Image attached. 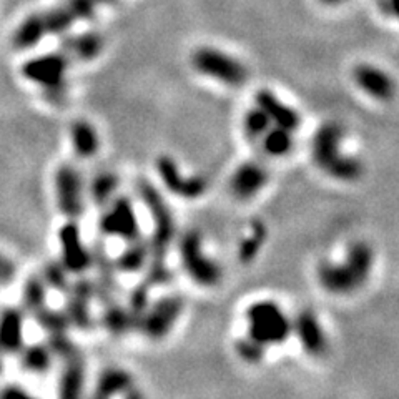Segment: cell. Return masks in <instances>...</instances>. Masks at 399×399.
Masks as SVG:
<instances>
[{
	"instance_id": "cell-31",
	"label": "cell",
	"mask_w": 399,
	"mask_h": 399,
	"mask_svg": "<svg viewBox=\"0 0 399 399\" xmlns=\"http://www.w3.org/2000/svg\"><path fill=\"white\" fill-rule=\"evenodd\" d=\"M273 123L270 122V118L266 117V113L263 112L260 107L253 105L252 108H248L243 115V131L246 138L252 140V142H260V138L265 135V131L270 129Z\"/></svg>"
},
{
	"instance_id": "cell-36",
	"label": "cell",
	"mask_w": 399,
	"mask_h": 399,
	"mask_svg": "<svg viewBox=\"0 0 399 399\" xmlns=\"http://www.w3.org/2000/svg\"><path fill=\"white\" fill-rule=\"evenodd\" d=\"M67 8L75 20H90L95 15V0H69Z\"/></svg>"
},
{
	"instance_id": "cell-21",
	"label": "cell",
	"mask_w": 399,
	"mask_h": 399,
	"mask_svg": "<svg viewBox=\"0 0 399 399\" xmlns=\"http://www.w3.org/2000/svg\"><path fill=\"white\" fill-rule=\"evenodd\" d=\"M104 37L97 32H87L80 33V35L67 37L62 42L60 50L69 58L80 62H92L95 60L99 55L104 52Z\"/></svg>"
},
{
	"instance_id": "cell-42",
	"label": "cell",
	"mask_w": 399,
	"mask_h": 399,
	"mask_svg": "<svg viewBox=\"0 0 399 399\" xmlns=\"http://www.w3.org/2000/svg\"><path fill=\"white\" fill-rule=\"evenodd\" d=\"M0 371H2V361H0Z\"/></svg>"
},
{
	"instance_id": "cell-11",
	"label": "cell",
	"mask_w": 399,
	"mask_h": 399,
	"mask_svg": "<svg viewBox=\"0 0 399 399\" xmlns=\"http://www.w3.org/2000/svg\"><path fill=\"white\" fill-rule=\"evenodd\" d=\"M155 168L161 185L178 198L193 202L206 193V178L203 175H184L180 165L173 156L160 155L155 161Z\"/></svg>"
},
{
	"instance_id": "cell-34",
	"label": "cell",
	"mask_w": 399,
	"mask_h": 399,
	"mask_svg": "<svg viewBox=\"0 0 399 399\" xmlns=\"http://www.w3.org/2000/svg\"><path fill=\"white\" fill-rule=\"evenodd\" d=\"M235 351L238 355V358L246 364H260L266 356V348L258 345L256 341H253L252 338H248L245 334L243 338L236 339L235 341Z\"/></svg>"
},
{
	"instance_id": "cell-2",
	"label": "cell",
	"mask_w": 399,
	"mask_h": 399,
	"mask_svg": "<svg viewBox=\"0 0 399 399\" xmlns=\"http://www.w3.org/2000/svg\"><path fill=\"white\" fill-rule=\"evenodd\" d=\"M345 127L339 122H325L311 138V160L323 175L338 184H356L364 175V165L356 155L343 150Z\"/></svg>"
},
{
	"instance_id": "cell-10",
	"label": "cell",
	"mask_w": 399,
	"mask_h": 399,
	"mask_svg": "<svg viewBox=\"0 0 399 399\" xmlns=\"http://www.w3.org/2000/svg\"><path fill=\"white\" fill-rule=\"evenodd\" d=\"M99 228L101 235L107 236V238H118L127 241V243L142 236L133 203L129 197H123V195L122 197L117 195L107 206H104Z\"/></svg>"
},
{
	"instance_id": "cell-30",
	"label": "cell",
	"mask_w": 399,
	"mask_h": 399,
	"mask_svg": "<svg viewBox=\"0 0 399 399\" xmlns=\"http://www.w3.org/2000/svg\"><path fill=\"white\" fill-rule=\"evenodd\" d=\"M104 325L112 334H123L127 333L133 325V318H131L129 308L118 307V304L108 301L107 309L104 315Z\"/></svg>"
},
{
	"instance_id": "cell-41",
	"label": "cell",
	"mask_w": 399,
	"mask_h": 399,
	"mask_svg": "<svg viewBox=\"0 0 399 399\" xmlns=\"http://www.w3.org/2000/svg\"><path fill=\"white\" fill-rule=\"evenodd\" d=\"M97 6H113L117 3V0H95Z\"/></svg>"
},
{
	"instance_id": "cell-29",
	"label": "cell",
	"mask_w": 399,
	"mask_h": 399,
	"mask_svg": "<svg viewBox=\"0 0 399 399\" xmlns=\"http://www.w3.org/2000/svg\"><path fill=\"white\" fill-rule=\"evenodd\" d=\"M47 286L42 275H32L25 279L22 288V307L31 315L47 307Z\"/></svg>"
},
{
	"instance_id": "cell-1",
	"label": "cell",
	"mask_w": 399,
	"mask_h": 399,
	"mask_svg": "<svg viewBox=\"0 0 399 399\" xmlns=\"http://www.w3.org/2000/svg\"><path fill=\"white\" fill-rule=\"evenodd\" d=\"M376 253L364 240L348 243L339 260H321L316 265V283L331 296H351L371 278Z\"/></svg>"
},
{
	"instance_id": "cell-33",
	"label": "cell",
	"mask_w": 399,
	"mask_h": 399,
	"mask_svg": "<svg viewBox=\"0 0 399 399\" xmlns=\"http://www.w3.org/2000/svg\"><path fill=\"white\" fill-rule=\"evenodd\" d=\"M44 22L47 33H54V35H60V33L67 32L72 27V24L75 22L74 15L70 14L69 8L65 6L54 8V10L44 14Z\"/></svg>"
},
{
	"instance_id": "cell-22",
	"label": "cell",
	"mask_w": 399,
	"mask_h": 399,
	"mask_svg": "<svg viewBox=\"0 0 399 399\" xmlns=\"http://www.w3.org/2000/svg\"><path fill=\"white\" fill-rule=\"evenodd\" d=\"M70 140L74 147L75 155L80 158L88 160L95 156L100 150V137L99 131L88 120L79 118L72 123L70 127Z\"/></svg>"
},
{
	"instance_id": "cell-25",
	"label": "cell",
	"mask_w": 399,
	"mask_h": 399,
	"mask_svg": "<svg viewBox=\"0 0 399 399\" xmlns=\"http://www.w3.org/2000/svg\"><path fill=\"white\" fill-rule=\"evenodd\" d=\"M295 133L296 131L283 129V127L271 125L258 143L271 158H283L290 155L295 148Z\"/></svg>"
},
{
	"instance_id": "cell-28",
	"label": "cell",
	"mask_w": 399,
	"mask_h": 399,
	"mask_svg": "<svg viewBox=\"0 0 399 399\" xmlns=\"http://www.w3.org/2000/svg\"><path fill=\"white\" fill-rule=\"evenodd\" d=\"M47 35L44 15L33 14L20 24L14 33V47L19 50H27L35 47Z\"/></svg>"
},
{
	"instance_id": "cell-5",
	"label": "cell",
	"mask_w": 399,
	"mask_h": 399,
	"mask_svg": "<svg viewBox=\"0 0 399 399\" xmlns=\"http://www.w3.org/2000/svg\"><path fill=\"white\" fill-rule=\"evenodd\" d=\"M192 69L198 75L228 88H240L248 82V67L238 57L213 45H200L190 55Z\"/></svg>"
},
{
	"instance_id": "cell-16",
	"label": "cell",
	"mask_w": 399,
	"mask_h": 399,
	"mask_svg": "<svg viewBox=\"0 0 399 399\" xmlns=\"http://www.w3.org/2000/svg\"><path fill=\"white\" fill-rule=\"evenodd\" d=\"M67 304L65 315L69 318L70 325L77 328L87 329L92 325L90 303L95 298V283L87 278H79L75 283H70L67 290Z\"/></svg>"
},
{
	"instance_id": "cell-40",
	"label": "cell",
	"mask_w": 399,
	"mask_h": 399,
	"mask_svg": "<svg viewBox=\"0 0 399 399\" xmlns=\"http://www.w3.org/2000/svg\"><path fill=\"white\" fill-rule=\"evenodd\" d=\"M388 10L394 19L399 20V0H388Z\"/></svg>"
},
{
	"instance_id": "cell-19",
	"label": "cell",
	"mask_w": 399,
	"mask_h": 399,
	"mask_svg": "<svg viewBox=\"0 0 399 399\" xmlns=\"http://www.w3.org/2000/svg\"><path fill=\"white\" fill-rule=\"evenodd\" d=\"M117 394H123V396L127 398L140 396L138 393H135L133 376H131L127 369L122 368L104 369L101 375L99 376V380H97L93 396L105 399L117 396Z\"/></svg>"
},
{
	"instance_id": "cell-8",
	"label": "cell",
	"mask_w": 399,
	"mask_h": 399,
	"mask_svg": "<svg viewBox=\"0 0 399 399\" xmlns=\"http://www.w3.org/2000/svg\"><path fill=\"white\" fill-rule=\"evenodd\" d=\"M185 303L180 296H163V298L148 303L145 311L135 323V328L152 341H161L175 329L177 323L184 315Z\"/></svg>"
},
{
	"instance_id": "cell-26",
	"label": "cell",
	"mask_w": 399,
	"mask_h": 399,
	"mask_svg": "<svg viewBox=\"0 0 399 399\" xmlns=\"http://www.w3.org/2000/svg\"><path fill=\"white\" fill-rule=\"evenodd\" d=\"M150 260V245L148 241L142 240V236L127 243V248L117 258L115 268L122 273H138L147 266Z\"/></svg>"
},
{
	"instance_id": "cell-18",
	"label": "cell",
	"mask_w": 399,
	"mask_h": 399,
	"mask_svg": "<svg viewBox=\"0 0 399 399\" xmlns=\"http://www.w3.org/2000/svg\"><path fill=\"white\" fill-rule=\"evenodd\" d=\"M24 346V313L14 307L0 309V353H20Z\"/></svg>"
},
{
	"instance_id": "cell-23",
	"label": "cell",
	"mask_w": 399,
	"mask_h": 399,
	"mask_svg": "<svg viewBox=\"0 0 399 399\" xmlns=\"http://www.w3.org/2000/svg\"><path fill=\"white\" fill-rule=\"evenodd\" d=\"M268 240V228L260 220H253L248 225V230L241 240L238 241V250H236V256L243 265H250L258 258V254L265 246Z\"/></svg>"
},
{
	"instance_id": "cell-35",
	"label": "cell",
	"mask_w": 399,
	"mask_h": 399,
	"mask_svg": "<svg viewBox=\"0 0 399 399\" xmlns=\"http://www.w3.org/2000/svg\"><path fill=\"white\" fill-rule=\"evenodd\" d=\"M42 278H44L47 286L54 288V290H57L60 293H67V290H69V286H70L69 271L65 270V266H63L60 261L47 263Z\"/></svg>"
},
{
	"instance_id": "cell-13",
	"label": "cell",
	"mask_w": 399,
	"mask_h": 399,
	"mask_svg": "<svg viewBox=\"0 0 399 399\" xmlns=\"http://www.w3.org/2000/svg\"><path fill=\"white\" fill-rule=\"evenodd\" d=\"M291 336L296 338L301 350L311 358H323L329 350V339L325 325L313 309H300L291 318Z\"/></svg>"
},
{
	"instance_id": "cell-27",
	"label": "cell",
	"mask_w": 399,
	"mask_h": 399,
	"mask_svg": "<svg viewBox=\"0 0 399 399\" xmlns=\"http://www.w3.org/2000/svg\"><path fill=\"white\" fill-rule=\"evenodd\" d=\"M120 178L113 172H100L92 178L87 186L88 197L97 206H107L113 198L117 197Z\"/></svg>"
},
{
	"instance_id": "cell-3",
	"label": "cell",
	"mask_w": 399,
	"mask_h": 399,
	"mask_svg": "<svg viewBox=\"0 0 399 399\" xmlns=\"http://www.w3.org/2000/svg\"><path fill=\"white\" fill-rule=\"evenodd\" d=\"M138 195L143 205L150 211L154 231H152L150 245V266H148V284H160L167 279V258L168 248L175 236V220L172 211L161 197L158 190L148 180L138 181Z\"/></svg>"
},
{
	"instance_id": "cell-9",
	"label": "cell",
	"mask_w": 399,
	"mask_h": 399,
	"mask_svg": "<svg viewBox=\"0 0 399 399\" xmlns=\"http://www.w3.org/2000/svg\"><path fill=\"white\" fill-rule=\"evenodd\" d=\"M57 206L67 220L82 218L85 213V188L83 177L72 163H63L57 168L54 177Z\"/></svg>"
},
{
	"instance_id": "cell-24",
	"label": "cell",
	"mask_w": 399,
	"mask_h": 399,
	"mask_svg": "<svg viewBox=\"0 0 399 399\" xmlns=\"http://www.w3.org/2000/svg\"><path fill=\"white\" fill-rule=\"evenodd\" d=\"M20 366L28 375H47L52 368L54 353L50 346L45 343H35V345L24 346L20 350Z\"/></svg>"
},
{
	"instance_id": "cell-32",
	"label": "cell",
	"mask_w": 399,
	"mask_h": 399,
	"mask_svg": "<svg viewBox=\"0 0 399 399\" xmlns=\"http://www.w3.org/2000/svg\"><path fill=\"white\" fill-rule=\"evenodd\" d=\"M32 316L35 318V321L39 323L40 328L44 329L47 334L67 333L69 326H72L65 313L57 311V309H50L49 307L39 309V311L33 313Z\"/></svg>"
},
{
	"instance_id": "cell-6",
	"label": "cell",
	"mask_w": 399,
	"mask_h": 399,
	"mask_svg": "<svg viewBox=\"0 0 399 399\" xmlns=\"http://www.w3.org/2000/svg\"><path fill=\"white\" fill-rule=\"evenodd\" d=\"M178 260L184 271L200 288H215L222 283L223 268L206 252L202 233L188 230L178 240Z\"/></svg>"
},
{
	"instance_id": "cell-4",
	"label": "cell",
	"mask_w": 399,
	"mask_h": 399,
	"mask_svg": "<svg viewBox=\"0 0 399 399\" xmlns=\"http://www.w3.org/2000/svg\"><path fill=\"white\" fill-rule=\"evenodd\" d=\"M245 321L246 336L266 350L283 345L291 336V318L275 300L263 298L248 304Z\"/></svg>"
},
{
	"instance_id": "cell-12",
	"label": "cell",
	"mask_w": 399,
	"mask_h": 399,
	"mask_svg": "<svg viewBox=\"0 0 399 399\" xmlns=\"http://www.w3.org/2000/svg\"><path fill=\"white\" fill-rule=\"evenodd\" d=\"M351 79L359 92L377 104H388L398 93L396 80L388 70L376 63L361 62L355 65Z\"/></svg>"
},
{
	"instance_id": "cell-7",
	"label": "cell",
	"mask_w": 399,
	"mask_h": 399,
	"mask_svg": "<svg viewBox=\"0 0 399 399\" xmlns=\"http://www.w3.org/2000/svg\"><path fill=\"white\" fill-rule=\"evenodd\" d=\"M69 60L65 54L55 52L35 57L25 62L22 67V75L35 85L42 87L45 99L50 104L57 105L65 100L69 87H67V70Z\"/></svg>"
},
{
	"instance_id": "cell-39",
	"label": "cell",
	"mask_w": 399,
	"mask_h": 399,
	"mask_svg": "<svg viewBox=\"0 0 399 399\" xmlns=\"http://www.w3.org/2000/svg\"><path fill=\"white\" fill-rule=\"evenodd\" d=\"M318 2H320L321 6H325V7H329V8H336V7H341V6H345V3L350 2V0H318Z\"/></svg>"
},
{
	"instance_id": "cell-37",
	"label": "cell",
	"mask_w": 399,
	"mask_h": 399,
	"mask_svg": "<svg viewBox=\"0 0 399 399\" xmlns=\"http://www.w3.org/2000/svg\"><path fill=\"white\" fill-rule=\"evenodd\" d=\"M15 277V266L12 265L10 260L0 254V286L10 283V279Z\"/></svg>"
},
{
	"instance_id": "cell-14",
	"label": "cell",
	"mask_w": 399,
	"mask_h": 399,
	"mask_svg": "<svg viewBox=\"0 0 399 399\" xmlns=\"http://www.w3.org/2000/svg\"><path fill=\"white\" fill-rule=\"evenodd\" d=\"M270 184V172L261 161L246 160L233 170L230 192L238 202H252Z\"/></svg>"
},
{
	"instance_id": "cell-15",
	"label": "cell",
	"mask_w": 399,
	"mask_h": 399,
	"mask_svg": "<svg viewBox=\"0 0 399 399\" xmlns=\"http://www.w3.org/2000/svg\"><path fill=\"white\" fill-rule=\"evenodd\" d=\"M58 243H60V263L69 273L82 275L92 266V252L82 241L77 222L69 220L58 231Z\"/></svg>"
},
{
	"instance_id": "cell-17",
	"label": "cell",
	"mask_w": 399,
	"mask_h": 399,
	"mask_svg": "<svg viewBox=\"0 0 399 399\" xmlns=\"http://www.w3.org/2000/svg\"><path fill=\"white\" fill-rule=\"evenodd\" d=\"M254 105L260 107L270 122L277 127H283V129L296 131L301 125V115L293 105L286 104L282 97L270 88H260L254 93Z\"/></svg>"
},
{
	"instance_id": "cell-20",
	"label": "cell",
	"mask_w": 399,
	"mask_h": 399,
	"mask_svg": "<svg viewBox=\"0 0 399 399\" xmlns=\"http://www.w3.org/2000/svg\"><path fill=\"white\" fill-rule=\"evenodd\" d=\"M63 368L58 377V396L65 399L79 398L83 391L87 371H85V359L82 353H75L69 358L62 359Z\"/></svg>"
},
{
	"instance_id": "cell-38",
	"label": "cell",
	"mask_w": 399,
	"mask_h": 399,
	"mask_svg": "<svg viewBox=\"0 0 399 399\" xmlns=\"http://www.w3.org/2000/svg\"><path fill=\"white\" fill-rule=\"evenodd\" d=\"M31 394L28 391H25L24 388H20L19 384H8L7 388H3L2 391H0V398H7V399H12V398H28Z\"/></svg>"
}]
</instances>
